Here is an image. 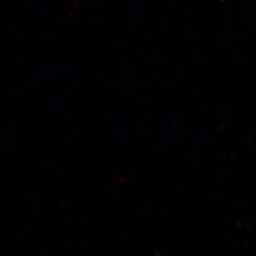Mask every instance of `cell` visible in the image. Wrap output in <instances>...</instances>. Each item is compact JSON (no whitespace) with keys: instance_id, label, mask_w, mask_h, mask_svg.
Instances as JSON below:
<instances>
[]
</instances>
